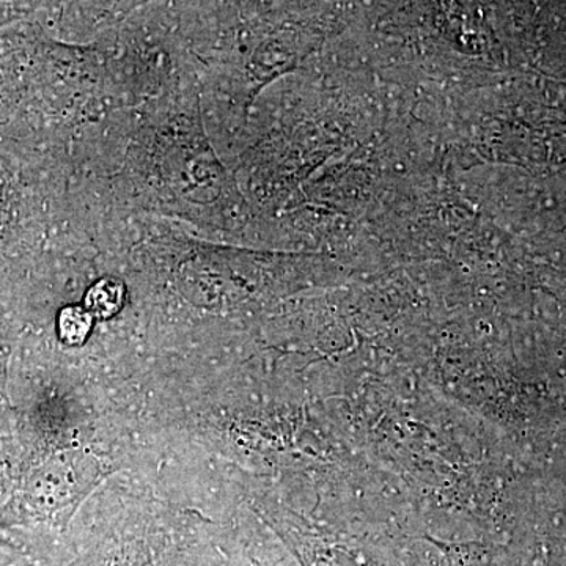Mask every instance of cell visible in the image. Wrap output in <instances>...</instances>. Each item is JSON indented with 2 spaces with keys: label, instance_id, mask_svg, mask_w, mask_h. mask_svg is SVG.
<instances>
[{
  "label": "cell",
  "instance_id": "1",
  "mask_svg": "<svg viewBox=\"0 0 566 566\" xmlns=\"http://www.w3.org/2000/svg\"><path fill=\"white\" fill-rule=\"evenodd\" d=\"M123 301H125V286L115 279H103L88 290L85 296V307L91 315L98 318H111L120 312Z\"/></svg>",
  "mask_w": 566,
  "mask_h": 566
},
{
  "label": "cell",
  "instance_id": "2",
  "mask_svg": "<svg viewBox=\"0 0 566 566\" xmlns=\"http://www.w3.org/2000/svg\"><path fill=\"white\" fill-rule=\"evenodd\" d=\"M93 316L87 308L66 307L59 315V334L65 344L82 345L92 331Z\"/></svg>",
  "mask_w": 566,
  "mask_h": 566
}]
</instances>
